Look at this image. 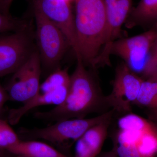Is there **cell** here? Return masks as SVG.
Here are the masks:
<instances>
[{"mask_svg": "<svg viewBox=\"0 0 157 157\" xmlns=\"http://www.w3.org/2000/svg\"><path fill=\"white\" fill-rule=\"evenodd\" d=\"M70 80L67 69L57 68L40 84L33 99L19 108L10 110L9 123L13 125L18 123L24 116L36 107L52 105L56 107L61 104L69 92Z\"/></svg>", "mask_w": 157, "mask_h": 157, "instance_id": "obj_5", "label": "cell"}, {"mask_svg": "<svg viewBox=\"0 0 157 157\" xmlns=\"http://www.w3.org/2000/svg\"><path fill=\"white\" fill-rule=\"evenodd\" d=\"M9 152L25 157H71L47 144L36 140H21Z\"/></svg>", "mask_w": 157, "mask_h": 157, "instance_id": "obj_14", "label": "cell"}, {"mask_svg": "<svg viewBox=\"0 0 157 157\" xmlns=\"http://www.w3.org/2000/svg\"><path fill=\"white\" fill-rule=\"evenodd\" d=\"M112 117L87 130L76 142L74 157H98L108 135Z\"/></svg>", "mask_w": 157, "mask_h": 157, "instance_id": "obj_13", "label": "cell"}, {"mask_svg": "<svg viewBox=\"0 0 157 157\" xmlns=\"http://www.w3.org/2000/svg\"><path fill=\"white\" fill-rule=\"evenodd\" d=\"M5 0H0V12L6 14L5 11Z\"/></svg>", "mask_w": 157, "mask_h": 157, "instance_id": "obj_24", "label": "cell"}, {"mask_svg": "<svg viewBox=\"0 0 157 157\" xmlns=\"http://www.w3.org/2000/svg\"><path fill=\"white\" fill-rule=\"evenodd\" d=\"M20 140L18 135L8 122L0 118V152H9Z\"/></svg>", "mask_w": 157, "mask_h": 157, "instance_id": "obj_17", "label": "cell"}, {"mask_svg": "<svg viewBox=\"0 0 157 157\" xmlns=\"http://www.w3.org/2000/svg\"><path fill=\"white\" fill-rule=\"evenodd\" d=\"M157 36V30H151L135 36L118 39L112 45L110 54L119 56L133 72L139 76H143Z\"/></svg>", "mask_w": 157, "mask_h": 157, "instance_id": "obj_9", "label": "cell"}, {"mask_svg": "<svg viewBox=\"0 0 157 157\" xmlns=\"http://www.w3.org/2000/svg\"><path fill=\"white\" fill-rule=\"evenodd\" d=\"M7 155V153H3L0 152V157H6Z\"/></svg>", "mask_w": 157, "mask_h": 157, "instance_id": "obj_25", "label": "cell"}, {"mask_svg": "<svg viewBox=\"0 0 157 157\" xmlns=\"http://www.w3.org/2000/svg\"><path fill=\"white\" fill-rule=\"evenodd\" d=\"M70 75L69 92L64 101L51 110L35 113V117L50 121L84 118L90 113L108 107L94 75L86 69L80 57Z\"/></svg>", "mask_w": 157, "mask_h": 157, "instance_id": "obj_1", "label": "cell"}, {"mask_svg": "<svg viewBox=\"0 0 157 157\" xmlns=\"http://www.w3.org/2000/svg\"><path fill=\"white\" fill-rule=\"evenodd\" d=\"M132 0H118L115 6L107 11V25L105 44L99 59V65H110L111 47L117 40L121 29L132 10Z\"/></svg>", "mask_w": 157, "mask_h": 157, "instance_id": "obj_12", "label": "cell"}, {"mask_svg": "<svg viewBox=\"0 0 157 157\" xmlns=\"http://www.w3.org/2000/svg\"><path fill=\"white\" fill-rule=\"evenodd\" d=\"M34 10L43 14L64 34L69 45L78 54L75 20L67 0H33Z\"/></svg>", "mask_w": 157, "mask_h": 157, "instance_id": "obj_11", "label": "cell"}, {"mask_svg": "<svg viewBox=\"0 0 157 157\" xmlns=\"http://www.w3.org/2000/svg\"><path fill=\"white\" fill-rule=\"evenodd\" d=\"M42 74V63L39 52L33 51L14 73L5 87L9 100L25 104L38 93Z\"/></svg>", "mask_w": 157, "mask_h": 157, "instance_id": "obj_7", "label": "cell"}, {"mask_svg": "<svg viewBox=\"0 0 157 157\" xmlns=\"http://www.w3.org/2000/svg\"><path fill=\"white\" fill-rule=\"evenodd\" d=\"M118 118L111 135L119 157H157V121L129 113Z\"/></svg>", "mask_w": 157, "mask_h": 157, "instance_id": "obj_3", "label": "cell"}, {"mask_svg": "<svg viewBox=\"0 0 157 157\" xmlns=\"http://www.w3.org/2000/svg\"><path fill=\"white\" fill-rule=\"evenodd\" d=\"M157 74V36L145 64L143 76L146 78Z\"/></svg>", "mask_w": 157, "mask_h": 157, "instance_id": "obj_19", "label": "cell"}, {"mask_svg": "<svg viewBox=\"0 0 157 157\" xmlns=\"http://www.w3.org/2000/svg\"><path fill=\"white\" fill-rule=\"evenodd\" d=\"M67 1H69V2H70V1H71V0H67Z\"/></svg>", "mask_w": 157, "mask_h": 157, "instance_id": "obj_28", "label": "cell"}, {"mask_svg": "<svg viewBox=\"0 0 157 157\" xmlns=\"http://www.w3.org/2000/svg\"><path fill=\"white\" fill-rule=\"evenodd\" d=\"M134 104L148 109L157 121V74L143 79Z\"/></svg>", "mask_w": 157, "mask_h": 157, "instance_id": "obj_15", "label": "cell"}, {"mask_svg": "<svg viewBox=\"0 0 157 157\" xmlns=\"http://www.w3.org/2000/svg\"><path fill=\"white\" fill-rule=\"evenodd\" d=\"M118 0H105L107 11L111 10L115 6Z\"/></svg>", "mask_w": 157, "mask_h": 157, "instance_id": "obj_21", "label": "cell"}, {"mask_svg": "<svg viewBox=\"0 0 157 157\" xmlns=\"http://www.w3.org/2000/svg\"><path fill=\"white\" fill-rule=\"evenodd\" d=\"M113 109L90 118H73L56 122L44 128L21 129L18 136L21 140L42 139L61 148H69L92 127L113 116Z\"/></svg>", "mask_w": 157, "mask_h": 157, "instance_id": "obj_4", "label": "cell"}, {"mask_svg": "<svg viewBox=\"0 0 157 157\" xmlns=\"http://www.w3.org/2000/svg\"><path fill=\"white\" fill-rule=\"evenodd\" d=\"M75 28L78 54L86 65L95 68L105 44L107 14L105 0H75Z\"/></svg>", "mask_w": 157, "mask_h": 157, "instance_id": "obj_2", "label": "cell"}, {"mask_svg": "<svg viewBox=\"0 0 157 157\" xmlns=\"http://www.w3.org/2000/svg\"><path fill=\"white\" fill-rule=\"evenodd\" d=\"M9 100V95L6 91V89L0 85V115L3 112L4 105Z\"/></svg>", "mask_w": 157, "mask_h": 157, "instance_id": "obj_20", "label": "cell"}, {"mask_svg": "<svg viewBox=\"0 0 157 157\" xmlns=\"http://www.w3.org/2000/svg\"><path fill=\"white\" fill-rule=\"evenodd\" d=\"M98 157H119L115 153L113 152L112 150L107 152L104 153L102 154H100Z\"/></svg>", "mask_w": 157, "mask_h": 157, "instance_id": "obj_22", "label": "cell"}, {"mask_svg": "<svg viewBox=\"0 0 157 157\" xmlns=\"http://www.w3.org/2000/svg\"><path fill=\"white\" fill-rule=\"evenodd\" d=\"M15 156H16V157H23V156H17V155H15Z\"/></svg>", "mask_w": 157, "mask_h": 157, "instance_id": "obj_27", "label": "cell"}, {"mask_svg": "<svg viewBox=\"0 0 157 157\" xmlns=\"http://www.w3.org/2000/svg\"></svg>", "mask_w": 157, "mask_h": 157, "instance_id": "obj_29", "label": "cell"}, {"mask_svg": "<svg viewBox=\"0 0 157 157\" xmlns=\"http://www.w3.org/2000/svg\"><path fill=\"white\" fill-rule=\"evenodd\" d=\"M129 14L127 23L128 28L157 20V0H140Z\"/></svg>", "mask_w": 157, "mask_h": 157, "instance_id": "obj_16", "label": "cell"}, {"mask_svg": "<svg viewBox=\"0 0 157 157\" xmlns=\"http://www.w3.org/2000/svg\"><path fill=\"white\" fill-rule=\"evenodd\" d=\"M36 36L41 63L47 70L56 69L64 55L67 41L64 34L53 23L34 9ZM59 68V67H58Z\"/></svg>", "mask_w": 157, "mask_h": 157, "instance_id": "obj_6", "label": "cell"}, {"mask_svg": "<svg viewBox=\"0 0 157 157\" xmlns=\"http://www.w3.org/2000/svg\"><path fill=\"white\" fill-rule=\"evenodd\" d=\"M28 28L0 36V78L13 74L33 52Z\"/></svg>", "mask_w": 157, "mask_h": 157, "instance_id": "obj_10", "label": "cell"}, {"mask_svg": "<svg viewBox=\"0 0 157 157\" xmlns=\"http://www.w3.org/2000/svg\"><path fill=\"white\" fill-rule=\"evenodd\" d=\"M6 157H16V156L14 155L11 154L10 153Z\"/></svg>", "mask_w": 157, "mask_h": 157, "instance_id": "obj_26", "label": "cell"}, {"mask_svg": "<svg viewBox=\"0 0 157 157\" xmlns=\"http://www.w3.org/2000/svg\"><path fill=\"white\" fill-rule=\"evenodd\" d=\"M25 21L14 18L9 14L0 12V34L17 32L28 27Z\"/></svg>", "mask_w": 157, "mask_h": 157, "instance_id": "obj_18", "label": "cell"}, {"mask_svg": "<svg viewBox=\"0 0 157 157\" xmlns=\"http://www.w3.org/2000/svg\"><path fill=\"white\" fill-rule=\"evenodd\" d=\"M143 79L124 63L119 65L112 82V90L106 100L109 108L121 115L132 112Z\"/></svg>", "mask_w": 157, "mask_h": 157, "instance_id": "obj_8", "label": "cell"}, {"mask_svg": "<svg viewBox=\"0 0 157 157\" xmlns=\"http://www.w3.org/2000/svg\"><path fill=\"white\" fill-rule=\"evenodd\" d=\"M14 0H5V11L6 14H9V10L11 4Z\"/></svg>", "mask_w": 157, "mask_h": 157, "instance_id": "obj_23", "label": "cell"}]
</instances>
